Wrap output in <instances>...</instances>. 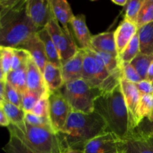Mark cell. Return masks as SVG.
<instances>
[{
  "mask_svg": "<svg viewBox=\"0 0 153 153\" xmlns=\"http://www.w3.org/2000/svg\"><path fill=\"white\" fill-rule=\"evenodd\" d=\"M107 131V124L96 111L86 114L72 111L58 135L64 153L68 150L82 153L87 143Z\"/></svg>",
  "mask_w": 153,
  "mask_h": 153,
  "instance_id": "6da1fadb",
  "label": "cell"
},
{
  "mask_svg": "<svg viewBox=\"0 0 153 153\" xmlns=\"http://www.w3.org/2000/svg\"><path fill=\"white\" fill-rule=\"evenodd\" d=\"M94 111L100 115L108 126V131L126 140L137 126L128 110L120 84L110 92L102 94L94 101Z\"/></svg>",
  "mask_w": 153,
  "mask_h": 153,
  "instance_id": "7a4b0ae2",
  "label": "cell"
},
{
  "mask_svg": "<svg viewBox=\"0 0 153 153\" xmlns=\"http://www.w3.org/2000/svg\"><path fill=\"white\" fill-rule=\"evenodd\" d=\"M38 31L28 16L27 0H13L0 19V46L19 48Z\"/></svg>",
  "mask_w": 153,
  "mask_h": 153,
  "instance_id": "3957f363",
  "label": "cell"
},
{
  "mask_svg": "<svg viewBox=\"0 0 153 153\" xmlns=\"http://www.w3.org/2000/svg\"><path fill=\"white\" fill-rule=\"evenodd\" d=\"M7 129L37 152L64 153L58 134L52 130L33 126L25 121L18 126L10 124Z\"/></svg>",
  "mask_w": 153,
  "mask_h": 153,
  "instance_id": "277c9868",
  "label": "cell"
},
{
  "mask_svg": "<svg viewBox=\"0 0 153 153\" xmlns=\"http://www.w3.org/2000/svg\"><path fill=\"white\" fill-rule=\"evenodd\" d=\"M59 91L72 111L86 114L94 111V101L102 94L100 89L91 88L82 79L65 83Z\"/></svg>",
  "mask_w": 153,
  "mask_h": 153,
  "instance_id": "5b68a950",
  "label": "cell"
},
{
  "mask_svg": "<svg viewBox=\"0 0 153 153\" xmlns=\"http://www.w3.org/2000/svg\"><path fill=\"white\" fill-rule=\"evenodd\" d=\"M46 28L58 50L61 64H64L73 58L79 49L76 44L73 34L70 29H64L61 26L55 17L51 19Z\"/></svg>",
  "mask_w": 153,
  "mask_h": 153,
  "instance_id": "8992f818",
  "label": "cell"
},
{
  "mask_svg": "<svg viewBox=\"0 0 153 153\" xmlns=\"http://www.w3.org/2000/svg\"><path fill=\"white\" fill-rule=\"evenodd\" d=\"M85 51L82 79L91 88H98L102 91L111 73L108 71L105 66L100 59L85 49Z\"/></svg>",
  "mask_w": 153,
  "mask_h": 153,
  "instance_id": "52a82bcc",
  "label": "cell"
},
{
  "mask_svg": "<svg viewBox=\"0 0 153 153\" xmlns=\"http://www.w3.org/2000/svg\"><path fill=\"white\" fill-rule=\"evenodd\" d=\"M126 148L124 139L107 131L87 143L82 153H124Z\"/></svg>",
  "mask_w": 153,
  "mask_h": 153,
  "instance_id": "ba28073f",
  "label": "cell"
},
{
  "mask_svg": "<svg viewBox=\"0 0 153 153\" xmlns=\"http://www.w3.org/2000/svg\"><path fill=\"white\" fill-rule=\"evenodd\" d=\"M49 102V117L54 130L58 134L64 128L72 108L60 91L51 93Z\"/></svg>",
  "mask_w": 153,
  "mask_h": 153,
  "instance_id": "9c48e42d",
  "label": "cell"
},
{
  "mask_svg": "<svg viewBox=\"0 0 153 153\" xmlns=\"http://www.w3.org/2000/svg\"><path fill=\"white\" fill-rule=\"evenodd\" d=\"M27 10L28 16L38 30L46 28L55 17L49 0H27Z\"/></svg>",
  "mask_w": 153,
  "mask_h": 153,
  "instance_id": "30bf717a",
  "label": "cell"
},
{
  "mask_svg": "<svg viewBox=\"0 0 153 153\" xmlns=\"http://www.w3.org/2000/svg\"><path fill=\"white\" fill-rule=\"evenodd\" d=\"M26 79L28 90L37 93L40 97L50 95L51 93L48 89L43 73L31 57L27 64Z\"/></svg>",
  "mask_w": 153,
  "mask_h": 153,
  "instance_id": "8fae6325",
  "label": "cell"
},
{
  "mask_svg": "<svg viewBox=\"0 0 153 153\" xmlns=\"http://www.w3.org/2000/svg\"><path fill=\"white\" fill-rule=\"evenodd\" d=\"M85 55V49L79 48L77 53L73 58L62 64L61 72H62L64 84L72 82V81L82 79Z\"/></svg>",
  "mask_w": 153,
  "mask_h": 153,
  "instance_id": "7c38bea8",
  "label": "cell"
},
{
  "mask_svg": "<svg viewBox=\"0 0 153 153\" xmlns=\"http://www.w3.org/2000/svg\"><path fill=\"white\" fill-rule=\"evenodd\" d=\"M125 153H153V137L149 133L134 132L126 139Z\"/></svg>",
  "mask_w": 153,
  "mask_h": 153,
  "instance_id": "4fadbf2b",
  "label": "cell"
},
{
  "mask_svg": "<svg viewBox=\"0 0 153 153\" xmlns=\"http://www.w3.org/2000/svg\"><path fill=\"white\" fill-rule=\"evenodd\" d=\"M120 84L128 111L135 123V126L137 127L136 123V116H137V107L141 98V94L137 90L135 84L126 80L123 77L120 79Z\"/></svg>",
  "mask_w": 153,
  "mask_h": 153,
  "instance_id": "5bb4252c",
  "label": "cell"
},
{
  "mask_svg": "<svg viewBox=\"0 0 153 153\" xmlns=\"http://www.w3.org/2000/svg\"><path fill=\"white\" fill-rule=\"evenodd\" d=\"M136 24L124 19L114 31L115 42L118 55H121L131 39L137 33Z\"/></svg>",
  "mask_w": 153,
  "mask_h": 153,
  "instance_id": "9a60e30c",
  "label": "cell"
},
{
  "mask_svg": "<svg viewBox=\"0 0 153 153\" xmlns=\"http://www.w3.org/2000/svg\"><path fill=\"white\" fill-rule=\"evenodd\" d=\"M19 48L25 49L29 52L32 60L35 62V64L43 73L45 66L48 62V59L43 43L37 37V34L31 37L28 40H27Z\"/></svg>",
  "mask_w": 153,
  "mask_h": 153,
  "instance_id": "2e32d148",
  "label": "cell"
},
{
  "mask_svg": "<svg viewBox=\"0 0 153 153\" xmlns=\"http://www.w3.org/2000/svg\"><path fill=\"white\" fill-rule=\"evenodd\" d=\"M70 24L81 48L84 49L89 48L91 46V40L93 35L87 26L86 17L85 15H74Z\"/></svg>",
  "mask_w": 153,
  "mask_h": 153,
  "instance_id": "e0dca14e",
  "label": "cell"
},
{
  "mask_svg": "<svg viewBox=\"0 0 153 153\" xmlns=\"http://www.w3.org/2000/svg\"><path fill=\"white\" fill-rule=\"evenodd\" d=\"M91 46L99 51L119 56L117 52L114 31H107L93 35L91 40Z\"/></svg>",
  "mask_w": 153,
  "mask_h": 153,
  "instance_id": "ac0fdd59",
  "label": "cell"
},
{
  "mask_svg": "<svg viewBox=\"0 0 153 153\" xmlns=\"http://www.w3.org/2000/svg\"><path fill=\"white\" fill-rule=\"evenodd\" d=\"M54 16L64 29H69L68 25L74 16L70 4L66 0H49Z\"/></svg>",
  "mask_w": 153,
  "mask_h": 153,
  "instance_id": "d6986e66",
  "label": "cell"
},
{
  "mask_svg": "<svg viewBox=\"0 0 153 153\" xmlns=\"http://www.w3.org/2000/svg\"><path fill=\"white\" fill-rule=\"evenodd\" d=\"M43 78L50 93L58 91L64 85L61 67L47 62L43 70Z\"/></svg>",
  "mask_w": 153,
  "mask_h": 153,
  "instance_id": "ffe728a7",
  "label": "cell"
},
{
  "mask_svg": "<svg viewBox=\"0 0 153 153\" xmlns=\"http://www.w3.org/2000/svg\"><path fill=\"white\" fill-rule=\"evenodd\" d=\"M37 37L40 38L42 43H43L44 46L45 51H46V57H47L48 62L52 63L58 67H61V59H60L59 55H58V50L52 41L51 36L49 34V31L46 29V28H43L42 29H40L37 32Z\"/></svg>",
  "mask_w": 153,
  "mask_h": 153,
  "instance_id": "44dd1931",
  "label": "cell"
},
{
  "mask_svg": "<svg viewBox=\"0 0 153 153\" xmlns=\"http://www.w3.org/2000/svg\"><path fill=\"white\" fill-rule=\"evenodd\" d=\"M140 53L153 55V22L143 25L137 30Z\"/></svg>",
  "mask_w": 153,
  "mask_h": 153,
  "instance_id": "7402d4cb",
  "label": "cell"
},
{
  "mask_svg": "<svg viewBox=\"0 0 153 153\" xmlns=\"http://www.w3.org/2000/svg\"><path fill=\"white\" fill-rule=\"evenodd\" d=\"M85 50L94 56L97 57L98 59H100L104 64L106 69L110 73H114L121 68L119 56H115V55H111L109 53L99 51L93 48L92 46H90L88 49H85Z\"/></svg>",
  "mask_w": 153,
  "mask_h": 153,
  "instance_id": "603a6c76",
  "label": "cell"
},
{
  "mask_svg": "<svg viewBox=\"0 0 153 153\" xmlns=\"http://www.w3.org/2000/svg\"><path fill=\"white\" fill-rule=\"evenodd\" d=\"M26 70L27 67L16 70H11L6 76V82L11 85L21 94H23L28 91Z\"/></svg>",
  "mask_w": 153,
  "mask_h": 153,
  "instance_id": "cb8c5ba5",
  "label": "cell"
},
{
  "mask_svg": "<svg viewBox=\"0 0 153 153\" xmlns=\"http://www.w3.org/2000/svg\"><path fill=\"white\" fill-rule=\"evenodd\" d=\"M10 137L5 146L2 148L5 153H38L25 144L12 131H9Z\"/></svg>",
  "mask_w": 153,
  "mask_h": 153,
  "instance_id": "d4e9b609",
  "label": "cell"
},
{
  "mask_svg": "<svg viewBox=\"0 0 153 153\" xmlns=\"http://www.w3.org/2000/svg\"><path fill=\"white\" fill-rule=\"evenodd\" d=\"M4 114L7 116L10 124L18 126L25 121V112L21 108L4 101L1 105Z\"/></svg>",
  "mask_w": 153,
  "mask_h": 153,
  "instance_id": "484cf974",
  "label": "cell"
},
{
  "mask_svg": "<svg viewBox=\"0 0 153 153\" xmlns=\"http://www.w3.org/2000/svg\"><path fill=\"white\" fill-rule=\"evenodd\" d=\"M153 112V95H142L139 102L136 116L137 126L146 117H149Z\"/></svg>",
  "mask_w": 153,
  "mask_h": 153,
  "instance_id": "4316f807",
  "label": "cell"
},
{
  "mask_svg": "<svg viewBox=\"0 0 153 153\" xmlns=\"http://www.w3.org/2000/svg\"><path fill=\"white\" fill-rule=\"evenodd\" d=\"M153 61V55L138 54L130 64L136 70L142 80H146L147 73L151 63Z\"/></svg>",
  "mask_w": 153,
  "mask_h": 153,
  "instance_id": "83f0119b",
  "label": "cell"
},
{
  "mask_svg": "<svg viewBox=\"0 0 153 153\" xmlns=\"http://www.w3.org/2000/svg\"><path fill=\"white\" fill-rule=\"evenodd\" d=\"M138 54H140V44H139V38L137 33L128 43L123 52L119 55L120 62V64L131 63Z\"/></svg>",
  "mask_w": 153,
  "mask_h": 153,
  "instance_id": "f1b7e54d",
  "label": "cell"
},
{
  "mask_svg": "<svg viewBox=\"0 0 153 153\" xmlns=\"http://www.w3.org/2000/svg\"><path fill=\"white\" fill-rule=\"evenodd\" d=\"M153 22V0H143L137 18V28Z\"/></svg>",
  "mask_w": 153,
  "mask_h": 153,
  "instance_id": "f546056e",
  "label": "cell"
},
{
  "mask_svg": "<svg viewBox=\"0 0 153 153\" xmlns=\"http://www.w3.org/2000/svg\"><path fill=\"white\" fill-rule=\"evenodd\" d=\"M13 49V58H12L11 70L26 67L28 61L31 58L29 52L21 48H12Z\"/></svg>",
  "mask_w": 153,
  "mask_h": 153,
  "instance_id": "4dcf8cb0",
  "label": "cell"
},
{
  "mask_svg": "<svg viewBox=\"0 0 153 153\" xmlns=\"http://www.w3.org/2000/svg\"><path fill=\"white\" fill-rule=\"evenodd\" d=\"M143 0H129L126 5L125 19L136 24L139 11Z\"/></svg>",
  "mask_w": 153,
  "mask_h": 153,
  "instance_id": "1f68e13d",
  "label": "cell"
},
{
  "mask_svg": "<svg viewBox=\"0 0 153 153\" xmlns=\"http://www.w3.org/2000/svg\"><path fill=\"white\" fill-rule=\"evenodd\" d=\"M40 99V96L30 90L22 94V109L25 112H31L32 109Z\"/></svg>",
  "mask_w": 153,
  "mask_h": 153,
  "instance_id": "d6a6232c",
  "label": "cell"
},
{
  "mask_svg": "<svg viewBox=\"0 0 153 153\" xmlns=\"http://www.w3.org/2000/svg\"><path fill=\"white\" fill-rule=\"evenodd\" d=\"M25 122L27 123L28 124H29V125L33 126L48 128V129L52 130V131H55L53 127H52V123H51L49 118L38 117L37 116V115L31 113V112L25 113Z\"/></svg>",
  "mask_w": 153,
  "mask_h": 153,
  "instance_id": "836d02e7",
  "label": "cell"
},
{
  "mask_svg": "<svg viewBox=\"0 0 153 153\" xmlns=\"http://www.w3.org/2000/svg\"><path fill=\"white\" fill-rule=\"evenodd\" d=\"M4 101L22 108V94L7 82L5 83Z\"/></svg>",
  "mask_w": 153,
  "mask_h": 153,
  "instance_id": "e575fe53",
  "label": "cell"
},
{
  "mask_svg": "<svg viewBox=\"0 0 153 153\" xmlns=\"http://www.w3.org/2000/svg\"><path fill=\"white\" fill-rule=\"evenodd\" d=\"M50 96V95H49ZM49 96H44V97H40L39 101L32 109L31 113L37 115L41 117H49Z\"/></svg>",
  "mask_w": 153,
  "mask_h": 153,
  "instance_id": "d590c367",
  "label": "cell"
},
{
  "mask_svg": "<svg viewBox=\"0 0 153 153\" xmlns=\"http://www.w3.org/2000/svg\"><path fill=\"white\" fill-rule=\"evenodd\" d=\"M120 67L122 69L123 78L126 80L134 84H137L142 81L138 73L130 63H123L120 64Z\"/></svg>",
  "mask_w": 153,
  "mask_h": 153,
  "instance_id": "8d00e7d4",
  "label": "cell"
},
{
  "mask_svg": "<svg viewBox=\"0 0 153 153\" xmlns=\"http://www.w3.org/2000/svg\"><path fill=\"white\" fill-rule=\"evenodd\" d=\"M12 58H13V49L12 48L4 47L3 50L2 57L1 58V64L4 74L7 75L11 71Z\"/></svg>",
  "mask_w": 153,
  "mask_h": 153,
  "instance_id": "74e56055",
  "label": "cell"
},
{
  "mask_svg": "<svg viewBox=\"0 0 153 153\" xmlns=\"http://www.w3.org/2000/svg\"><path fill=\"white\" fill-rule=\"evenodd\" d=\"M137 90L142 95H153V85L148 80H142L135 84Z\"/></svg>",
  "mask_w": 153,
  "mask_h": 153,
  "instance_id": "f35d334b",
  "label": "cell"
},
{
  "mask_svg": "<svg viewBox=\"0 0 153 153\" xmlns=\"http://www.w3.org/2000/svg\"><path fill=\"white\" fill-rule=\"evenodd\" d=\"M9 125H10V122H9L7 116L4 114L2 108L0 105V126H4L7 128Z\"/></svg>",
  "mask_w": 153,
  "mask_h": 153,
  "instance_id": "ab89813d",
  "label": "cell"
},
{
  "mask_svg": "<svg viewBox=\"0 0 153 153\" xmlns=\"http://www.w3.org/2000/svg\"><path fill=\"white\" fill-rule=\"evenodd\" d=\"M13 0H0V19H1V16L4 13V10H6L9 5L13 3Z\"/></svg>",
  "mask_w": 153,
  "mask_h": 153,
  "instance_id": "60d3db41",
  "label": "cell"
},
{
  "mask_svg": "<svg viewBox=\"0 0 153 153\" xmlns=\"http://www.w3.org/2000/svg\"><path fill=\"white\" fill-rule=\"evenodd\" d=\"M6 81L0 82V105L4 102V90H5Z\"/></svg>",
  "mask_w": 153,
  "mask_h": 153,
  "instance_id": "b9f144b4",
  "label": "cell"
},
{
  "mask_svg": "<svg viewBox=\"0 0 153 153\" xmlns=\"http://www.w3.org/2000/svg\"><path fill=\"white\" fill-rule=\"evenodd\" d=\"M146 80H148L149 82L153 83V61H152V63H151L150 66H149V70H148Z\"/></svg>",
  "mask_w": 153,
  "mask_h": 153,
  "instance_id": "7bdbcfd3",
  "label": "cell"
},
{
  "mask_svg": "<svg viewBox=\"0 0 153 153\" xmlns=\"http://www.w3.org/2000/svg\"><path fill=\"white\" fill-rule=\"evenodd\" d=\"M112 2L120 6H126L128 3V0H112Z\"/></svg>",
  "mask_w": 153,
  "mask_h": 153,
  "instance_id": "ee69618b",
  "label": "cell"
},
{
  "mask_svg": "<svg viewBox=\"0 0 153 153\" xmlns=\"http://www.w3.org/2000/svg\"><path fill=\"white\" fill-rule=\"evenodd\" d=\"M2 81H6V75L4 74V71H3L1 60H0V82H2Z\"/></svg>",
  "mask_w": 153,
  "mask_h": 153,
  "instance_id": "f6af8a7d",
  "label": "cell"
},
{
  "mask_svg": "<svg viewBox=\"0 0 153 153\" xmlns=\"http://www.w3.org/2000/svg\"><path fill=\"white\" fill-rule=\"evenodd\" d=\"M4 48L2 46H0V60H1V57H2V53H3V50H4Z\"/></svg>",
  "mask_w": 153,
  "mask_h": 153,
  "instance_id": "bcb514c9",
  "label": "cell"
},
{
  "mask_svg": "<svg viewBox=\"0 0 153 153\" xmlns=\"http://www.w3.org/2000/svg\"><path fill=\"white\" fill-rule=\"evenodd\" d=\"M64 153H81V152H77V151H74V150H68V151H66Z\"/></svg>",
  "mask_w": 153,
  "mask_h": 153,
  "instance_id": "7dc6e473",
  "label": "cell"
},
{
  "mask_svg": "<svg viewBox=\"0 0 153 153\" xmlns=\"http://www.w3.org/2000/svg\"><path fill=\"white\" fill-rule=\"evenodd\" d=\"M148 119L149 120V121H151V122L153 123V112L152 113V114H151L150 116H149V117H148Z\"/></svg>",
  "mask_w": 153,
  "mask_h": 153,
  "instance_id": "c3c4849f",
  "label": "cell"
},
{
  "mask_svg": "<svg viewBox=\"0 0 153 153\" xmlns=\"http://www.w3.org/2000/svg\"><path fill=\"white\" fill-rule=\"evenodd\" d=\"M148 133H149V135H151V136H152V137H153V130H152V131H151L150 132H148Z\"/></svg>",
  "mask_w": 153,
  "mask_h": 153,
  "instance_id": "681fc988",
  "label": "cell"
},
{
  "mask_svg": "<svg viewBox=\"0 0 153 153\" xmlns=\"http://www.w3.org/2000/svg\"><path fill=\"white\" fill-rule=\"evenodd\" d=\"M152 85H153V83H152Z\"/></svg>",
  "mask_w": 153,
  "mask_h": 153,
  "instance_id": "f907efd6",
  "label": "cell"
},
{
  "mask_svg": "<svg viewBox=\"0 0 153 153\" xmlns=\"http://www.w3.org/2000/svg\"></svg>",
  "mask_w": 153,
  "mask_h": 153,
  "instance_id": "816d5d0a",
  "label": "cell"
},
{
  "mask_svg": "<svg viewBox=\"0 0 153 153\" xmlns=\"http://www.w3.org/2000/svg\"><path fill=\"white\" fill-rule=\"evenodd\" d=\"M124 153H125V152H124Z\"/></svg>",
  "mask_w": 153,
  "mask_h": 153,
  "instance_id": "f5cc1de1",
  "label": "cell"
}]
</instances>
